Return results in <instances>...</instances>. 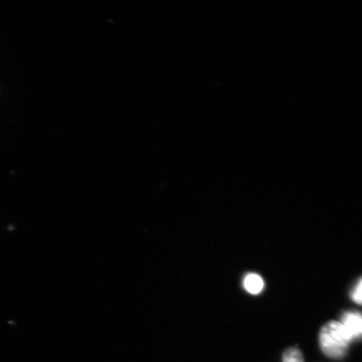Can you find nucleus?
<instances>
[{
  "label": "nucleus",
  "mask_w": 362,
  "mask_h": 362,
  "mask_svg": "<svg viewBox=\"0 0 362 362\" xmlns=\"http://www.w3.org/2000/svg\"><path fill=\"white\" fill-rule=\"evenodd\" d=\"M341 323L353 341L362 338V314L360 312L355 310L344 312Z\"/></svg>",
  "instance_id": "nucleus-2"
},
{
  "label": "nucleus",
  "mask_w": 362,
  "mask_h": 362,
  "mask_svg": "<svg viewBox=\"0 0 362 362\" xmlns=\"http://www.w3.org/2000/svg\"><path fill=\"white\" fill-rule=\"evenodd\" d=\"M353 339L341 322L330 321L321 329L319 342L321 351L329 358L341 360L347 354Z\"/></svg>",
  "instance_id": "nucleus-1"
},
{
  "label": "nucleus",
  "mask_w": 362,
  "mask_h": 362,
  "mask_svg": "<svg viewBox=\"0 0 362 362\" xmlns=\"http://www.w3.org/2000/svg\"><path fill=\"white\" fill-rule=\"evenodd\" d=\"M351 298L356 304L362 305V278L351 289Z\"/></svg>",
  "instance_id": "nucleus-5"
},
{
  "label": "nucleus",
  "mask_w": 362,
  "mask_h": 362,
  "mask_svg": "<svg viewBox=\"0 0 362 362\" xmlns=\"http://www.w3.org/2000/svg\"><path fill=\"white\" fill-rule=\"evenodd\" d=\"M283 362H305V360L298 348L291 347L284 352Z\"/></svg>",
  "instance_id": "nucleus-4"
},
{
  "label": "nucleus",
  "mask_w": 362,
  "mask_h": 362,
  "mask_svg": "<svg viewBox=\"0 0 362 362\" xmlns=\"http://www.w3.org/2000/svg\"><path fill=\"white\" fill-rule=\"evenodd\" d=\"M243 286L248 293L256 296L264 288V279L259 274H248L243 279Z\"/></svg>",
  "instance_id": "nucleus-3"
}]
</instances>
